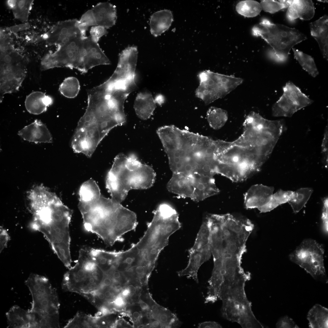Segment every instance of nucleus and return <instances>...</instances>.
<instances>
[{
  "instance_id": "nucleus-1",
  "label": "nucleus",
  "mask_w": 328,
  "mask_h": 328,
  "mask_svg": "<svg viewBox=\"0 0 328 328\" xmlns=\"http://www.w3.org/2000/svg\"><path fill=\"white\" fill-rule=\"evenodd\" d=\"M81 214L85 229L108 246L121 241L123 236L135 230L138 224L135 212L102 195L96 204Z\"/></svg>"
},
{
  "instance_id": "nucleus-2",
  "label": "nucleus",
  "mask_w": 328,
  "mask_h": 328,
  "mask_svg": "<svg viewBox=\"0 0 328 328\" xmlns=\"http://www.w3.org/2000/svg\"><path fill=\"white\" fill-rule=\"evenodd\" d=\"M210 231V247L213 259L242 258L246 243L254 227L249 219L230 214H210L204 218Z\"/></svg>"
},
{
  "instance_id": "nucleus-3",
  "label": "nucleus",
  "mask_w": 328,
  "mask_h": 328,
  "mask_svg": "<svg viewBox=\"0 0 328 328\" xmlns=\"http://www.w3.org/2000/svg\"><path fill=\"white\" fill-rule=\"evenodd\" d=\"M73 211L59 198L33 215L30 227L42 233L54 253L65 267H71L69 225Z\"/></svg>"
},
{
  "instance_id": "nucleus-4",
  "label": "nucleus",
  "mask_w": 328,
  "mask_h": 328,
  "mask_svg": "<svg viewBox=\"0 0 328 328\" xmlns=\"http://www.w3.org/2000/svg\"><path fill=\"white\" fill-rule=\"evenodd\" d=\"M155 178L152 168L141 163L135 155L120 153L114 158L107 174L106 187L111 199L121 203L130 190L151 187Z\"/></svg>"
},
{
  "instance_id": "nucleus-5",
  "label": "nucleus",
  "mask_w": 328,
  "mask_h": 328,
  "mask_svg": "<svg viewBox=\"0 0 328 328\" xmlns=\"http://www.w3.org/2000/svg\"><path fill=\"white\" fill-rule=\"evenodd\" d=\"M25 283L32 298L31 314L34 328H59L60 304L57 292L46 277L32 273Z\"/></svg>"
},
{
  "instance_id": "nucleus-6",
  "label": "nucleus",
  "mask_w": 328,
  "mask_h": 328,
  "mask_svg": "<svg viewBox=\"0 0 328 328\" xmlns=\"http://www.w3.org/2000/svg\"><path fill=\"white\" fill-rule=\"evenodd\" d=\"M252 35L261 37L273 48L269 56L276 61L283 62L288 59L291 49L307 39L297 29L283 25L274 24L264 18L251 30Z\"/></svg>"
},
{
  "instance_id": "nucleus-7",
  "label": "nucleus",
  "mask_w": 328,
  "mask_h": 328,
  "mask_svg": "<svg viewBox=\"0 0 328 328\" xmlns=\"http://www.w3.org/2000/svg\"><path fill=\"white\" fill-rule=\"evenodd\" d=\"M104 273L91 257L90 249L82 248L75 265L64 275L62 288L65 291L82 295L97 289L101 284Z\"/></svg>"
},
{
  "instance_id": "nucleus-8",
  "label": "nucleus",
  "mask_w": 328,
  "mask_h": 328,
  "mask_svg": "<svg viewBox=\"0 0 328 328\" xmlns=\"http://www.w3.org/2000/svg\"><path fill=\"white\" fill-rule=\"evenodd\" d=\"M86 37H77L57 46L55 51L47 54L43 58L41 62L42 69L66 67L76 69L82 73H87L83 47L84 40Z\"/></svg>"
},
{
  "instance_id": "nucleus-9",
  "label": "nucleus",
  "mask_w": 328,
  "mask_h": 328,
  "mask_svg": "<svg viewBox=\"0 0 328 328\" xmlns=\"http://www.w3.org/2000/svg\"><path fill=\"white\" fill-rule=\"evenodd\" d=\"M200 84L195 94L208 105L223 98L243 81L241 78L205 70L198 75Z\"/></svg>"
},
{
  "instance_id": "nucleus-10",
  "label": "nucleus",
  "mask_w": 328,
  "mask_h": 328,
  "mask_svg": "<svg viewBox=\"0 0 328 328\" xmlns=\"http://www.w3.org/2000/svg\"><path fill=\"white\" fill-rule=\"evenodd\" d=\"M0 52L1 102L5 94L18 91L27 72L23 56L18 53L11 50Z\"/></svg>"
},
{
  "instance_id": "nucleus-11",
  "label": "nucleus",
  "mask_w": 328,
  "mask_h": 328,
  "mask_svg": "<svg viewBox=\"0 0 328 328\" xmlns=\"http://www.w3.org/2000/svg\"><path fill=\"white\" fill-rule=\"evenodd\" d=\"M324 250L323 246L312 239L304 240L289 256L315 279L325 276Z\"/></svg>"
},
{
  "instance_id": "nucleus-12",
  "label": "nucleus",
  "mask_w": 328,
  "mask_h": 328,
  "mask_svg": "<svg viewBox=\"0 0 328 328\" xmlns=\"http://www.w3.org/2000/svg\"><path fill=\"white\" fill-rule=\"evenodd\" d=\"M221 313L225 319L237 323L243 328H263L252 310L251 303L246 295L225 299L221 300Z\"/></svg>"
},
{
  "instance_id": "nucleus-13",
  "label": "nucleus",
  "mask_w": 328,
  "mask_h": 328,
  "mask_svg": "<svg viewBox=\"0 0 328 328\" xmlns=\"http://www.w3.org/2000/svg\"><path fill=\"white\" fill-rule=\"evenodd\" d=\"M283 90V95L272 106L274 116L291 117L295 112L313 102L291 82H287Z\"/></svg>"
},
{
  "instance_id": "nucleus-14",
  "label": "nucleus",
  "mask_w": 328,
  "mask_h": 328,
  "mask_svg": "<svg viewBox=\"0 0 328 328\" xmlns=\"http://www.w3.org/2000/svg\"><path fill=\"white\" fill-rule=\"evenodd\" d=\"M86 31L81 27L79 20L70 19L60 22L47 33V43L57 46L64 44L74 38L85 37Z\"/></svg>"
},
{
  "instance_id": "nucleus-15",
  "label": "nucleus",
  "mask_w": 328,
  "mask_h": 328,
  "mask_svg": "<svg viewBox=\"0 0 328 328\" xmlns=\"http://www.w3.org/2000/svg\"><path fill=\"white\" fill-rule=\"evenodd\" d=\"M166 153L173 173L190 175L196 173V162L192 154L188 151L181 148Z\"/></svg>"
},
{
  "instance_id": "nucleus-16",
  "label": "nucleus",
  "mask_w": 328,
  "mask_h": 328,
  "mask_svg": "<svg viewBox=\"0 0 328 328\" xmlns=\"http://www.w3.org/2000/svg\"><path fill=\"white\" fill-rule=\"evenodd\" d=\"M189 260L185 268L177 272L179 277L186 276L192 278L196 283L199 282L198 272L201 265L210 258L211 253L210 248L200 250H188Z\"/></svg>"
},
{
  "instance_id": "nucleus-17",
  "label": "nucleus",
  "mask_w": 328,
  "mask_h": 328,
  "mask_svg": "<svg viewBox=\"0 0 328 328\" xmlns=\"http://www.w3.org/2000/svg\"><path fill=\"white\" fill-rule=\"evenodd\" d=\"M192 175L194 189L191 199L193 201H202L219 192L213 177L196 173Z\"/></svg>"
},
{
  "instance_id": "nucleus-18",
  "label": "nucleus",
  "mask_w": 328,
  "mask_h": 328,
  "mask_svg": "<svg viewBox=\"0 0 328 328\" xmlns=\"http://www.w3.org/2000/svg\"><path fill=\"white\" fill-rule=\"evenodd\" d=\"M274 188L262 184L251 186L244 195V204L247 209L258 210L266 204L273 194Z\"/></svg>"
},
{
  "instance_id": "nucleus-19",
  "label": "nucleus",
  "mask_w": 328,
  "mask_h": 328,
  "mask_svg": "<svg viewBox=\"0 0 328 328\" xmlns=\"http://www.w3.org/2000/svg\"><path fill=\"white\" fill-rule=\"evenodd\" d=\"M78 207L81 213L89 209L99 201L102 194L95 181L90 179L81 186L79 192Z\"/></svg>"
},
{
  "instance_id": "nucleus-20",
  "label": "nucleus",
  "mask_w": 328,
  "mask_h": 328,
  "mask_svg": "<svg viewBox=\"0 0 328 328\" xmlns=\"http://www.w3.org/2000/svg\"><path fill=\"white\" fill-rule=\"evenodd\" d=\"M83 46L85 55V67L87 72L95 66L111 64L97 43L94 41L90 36L84 39Z\"/></svg>"
},
{
  "instance_id": "nucleus-21",
  "label": "nucleus",
  "mask_w": 328,
  "mask_h": 328,
  "mask_svg": "<svg viewBox=\"0 0 328 328\" xmlns=\"http://www.w3.org/2000/svg\"><path fill=\"white\" fill-rule=\"evenodd\" d=\"M18 135L24 140L36 143L52 142V137L48 129L37 119L19 131Z\"/></svg>"
},
{
  "instance_id": "nucleus-22",
  "label": "nucleus",
  "mask_w": 328,
  "mask_h": 328,
  "mask_svg": "<svg viewBox=\"0 0 328 328\" xmlns=\"http://www.w3.org/2000/svg\"><path fill=\"white\" fill-rule=\"evenodd\" d=\"M170 192L184 198H191L194 189L192 174L173 173L167 184Z\"/></svg>"
},
{
  "instance_id": "nucleus-23",
  "label": "nucleus",
  "mask_w": 328,
  "mask_h": 328,
  "mask_svg": "<svg viewBox=\"0 0 328 328\" xmlns=\"http://www.w3.org/2000/svg\"><path fill=\"white\" fill-rule=\"evenodd\" d=\"M166 153L177 150L183 144L182 130L174 125L162 126L157 131Z\"/></svg>"
},
{
  "instance_id": "nucleus-24",
  "label": "nucleus",
  "mask_w": 328,
  "mask_h": 328,
  "mask_svg": "<svg viewBox=\"0 0 328 328\" xmlns=\"http://www.w3.org/2000/svg\"><path fill=\"white\" fill-rule=\"evenodd\" d=\"M96 26L108 29L114 25L117 19L115 6L108 2H100L91 9Z\"/></svg>"
},
{
  "instance_id": "nucleus-25",
  "label": "nucleus",
  "mask_w": 328,
  "mask_h": 328,
  "mask_svg": "<svg viewBox=\"0 0 328 328\" xmlns=\"http://www.w3.org/2000/svg\"><path fill=\"white\" fill-rule=\"evenodd\" d=\"M311 36L318 43L323 57H328V17L324 15L310 23Z\"/></svg>"
},
{
  "instance_id": "nucleus-26",
  "label": "nucleus",
  "mask_w": 328,
  "mask_h": 328,
  "mask_svg": "<svg viewBox=\"0 0 328 328\" xmlns=\"http://www.w3.org/2000/svg\"><path fill=\"white\" fill-rule=\"evenodd\" d=\"M314 14V7L312 0H293L288 7L286 17L290 22L297 18L309 20L313 18Z\"/></svg>"
},
{
  "instance_id": "nucleus-27",
  "label": "nucleus",
  "mask_w": 328,
  "mask_h": 328,
  "mask_svg": "<svg viewBox=\"0 0 328 328\" xmlns=\"http://www.w3.org/2000/svg\"><path fill=\"white\" fill-rule=\"evenodd\" d=\"M53 102L52 97L45 93L34 91L26 97L25 103L26 108L29 113L39 114L46 111Z\"/></svg>"
},
{
  "instance_id": "nucleus-28",
  "label": "nucleus",
  "mask_w": 328,
  "mask_h": 328,
  "mask_svg": "<svg viewBox=\"0 0 328 328\" xmlns=\"http://www.w3.org/2000/svg\"><path fill=\"white\" fill-rule=\"evenodd\" d=\"M8 327L10 328H33L32 317L29 310L17 305L12 307L6 313Z\"/></svg>"
},
{
  "instance_id": "nucleus-29",
  "label": "nucleus",
  "mask_w": 328,
  "mask_h": 328,
  "mask_svg": "<svg viewBox=\"0 0 328 328\" xmlns=\"http://www.w3.org/2000/svg\"><path fill=\"white\" fill-rule=\"evenodd\" d=\"M173 21V16L171 11L164 9L152 14L150 20V31L155 37H157L167 30Z\"/></svg>"
},
{
  "instance_id": "nucleus-30",
  "label": "nucleus",
  "mask_w": 328,
  "mask_h": 328,
  "mask_svg": "<svg viewBox=\"0 0 328 328\" xmlns=\"http://www.w3.org/2000/svg\"><path fill=\"white\" fill-rule=\"evenodd\" d=\"M134 108L139 118L147 120L152 115L156 108L155 102L150 93H140L136 97Z\"/></svg>"
},
{
  "instance_id": "nucleus-31",
  "label": "nucleus",
  "mask_w": 328,
  "mask_h": 328,
  "mask_svg": "<svg viewBox=\"0 0 328 328\" xmlns=\"http://www.w3.org/2000/svg\"><path fill=\"white\" fill-rule=\"evenodd\" d=\"M307 319L310 328H328V309L320 305L316 304L309 311Z\"/></svg>"
},
{
  "instance_id": "nucleus-32",
  "label": "nucleus",
  "mask_w": 328,
  "mask_h": 328,
  "mask_svg": "<svg viewBox=\"0 0 328 328\" xmlns=\"http://www.w3.org/2000/svg\"><path fill=\"white\" fill-rule=\"evenodd\" d=\"M294 192L280 190L273 194L268 203L258 210L261 213L270 211L282 204L289 202L293 198Z\"/></svg>"
},
{
  "instance_id": "nucleus-33",
  "label": "nucleus",
  "mask_w": 328,
  "mask_h": 328,
  "mask_svg": "<svg viewBox=\"0 0 328 328\" xmlns=\"http://www.w3.org/2000/svg\"><path fill=\"white\" fill-rule=\"evenodd\" d=\"M207 121L210 126L214 129H218L225 124L228 118L227 111L215 107H210L207 113Z\"/></svg>"
},
{
  "instance_id": "nucleus-34",
  "label": "nucleus",
  "mask_w": 328,
  "mask_h": 328,
  "mask_svg": "<svg viewBox=\"0 0 328 328\" xmlns=\"http://www.w3.org/2000/svg\"><path fill=\"white\" fill-rule=\"evenodd\" d=\"M313 192L310 188H301L294 192L293 198L288 202L294 213L299 212L305 206Z\"/></svg>"
},
{
  "instance_id": "nucleus-35",
  "label": "nucleus",
  "mask_w": 328,
  "mask_h": 328,
  "mask_svg": "<svg viewBox=\"0 0 328 328\" xmlns=\"http://www.w3.org/2000/svg\"><path fill=\"white\" fill-rule=\"evenodd\" d=\"M261 9L260 3L252 0L240 1L236 6V11L238 14L247 17H253L257 16Z\"/></svg>"
},
{
  "instance_id": "nucleus-36",
  "label": "nucleus",
  "mask_w": 328,
  "mask_h": 328,
  "mask_svg": "<svg viewBox=\"0 0 328 328\" xmlns=\"http://www.w3.org/2000/svg\"><path fill=\"white\" fill-rule=\"evenodd\" d=\"M292 49L294 58L298 61L302 68L313 77H316L319 73L313 58L297 49L294 48H292Z\"/></svg>"
},
{
  "instance_id": "nucleus-37",
  "label": "nucleus",
  "mask_w": 328,
  "mask_h": 328,
  "mask_svg": "<svg viewBox=\"0 0 328 328\" xmlns=\"http://www.w3.org/2000/svg\"><path fill=\"white\" fill-rule=\"evenodd\" d=\"M79 80L73 77L66 78L59 86V90L61 94L68 98H74L78 94L80 90Z\"/></svg>"
},
{
  "instance_id": "nucleus-38",
  "label": "nucleus",
  "mask_w": 328,
  "mask_h": 328,
  "mask_svg": "<svg viewBox=\"0 0 328 328\" xmlns=\"http://www.w3.org/2000/svg\"><path fill=\"white\" fill-rule=\"evenodd\" d=\"M209 239V228L207 222L204 218L197 233L194 244L189 250L193 251L210 248Z\"/></svg>"
},
{
  "instance_id": "nucleus-39",
  "label": "nucleus",
  "mask_w": 328,
  "mask_h": 328,
  "mask_svg": "<svg viewBox=\"0 0 328 328\" xmlns=\"http://www.w3.org/2000/svg\"><path fill=\"white\" fill-rule=\"evenodd\" d=\"M93 316L78 313L64 328H94Z\"/></svg>"
},
{
  "instance_id": "nucleus-40",
  "label": "nucleus",
  "mask_w": 328,
  "mask_h": 328,
  "mask_svg": "<svg viewBox=\"0 0 328 328\" xmlns=\"http://www.w3.org/2000/svg\"><path fill=\"white\" fill-rule=\"evenodd\" d=\"M292 0H263L260 4L261 9L271 13H275L281 9L288 7Z\"/></svg>"
},
{
  "instance_id": "nucleus-41",
  "label": "nucleus",
  "mask_w": 328,
  "mask_h": 328,
  "mask_svg": "<svg viewBox=\"0 0 328 328\" xmlns=\"http://www.w3.org/2000/svg\"><path fill=\"white\" fill-rule=\"evenodd\" d=\"M32 2V0H17L16 6L12 9L15 18L22 22L26 21Z\"/></svg>"
},
{
  "instance_id": "nucleus-42",
  "label": "nucleus",
  "mask_w": 328,
  "mask_h": 328,
  "mask_svg": "<svg viewBox=\"0 0 328 328\" xmlns=\"http://www.w3.org/2000/svg\"><path fill=\"white\" fill-rule=\"evenodd\" d=\"M107 33L106 29L103 27L99 26H94L91 29L90 36L94 41L97 43L100 39Z\"/></svg>"
},
{
  "instance_id": "nucleus-43",
  "label": "nucleus",
  "mask_w": 328,
  "mask_h": 328,
  "mask_svg": "<svg viewBox=\"0 0 328 328\" xmlns=\"http://www.w3.org/2000/svg\"><path fill=\"white\" fill-rule=\"evenodd\" d=\"M276 327L279 328H297L299 326L293 319L287 316L281 318L276 324Z\"/></svg>"
},
{
  "instance_id": "nucleus-44",
  "label": "nucleus",
  "mask_w": 328,
  "mask_h": 328,
  "mask_svg": "<svg viewBox=\"0 0 328 328\" xmlns=\"http://www.w3.org/2000/svg\"><path fill=\"white\" fill-rule=\"evenodd\" d=\"M80 22L88 27L90 26H95L96 24L91 9L85 12L79 20Z\"/></svg>"
},
{
  "instance_id": "nucleus-45",
  "label": "nucleus",
  "mask_w": 328,
  "mask_h": 328,
  "mask_svg": "<svg viewBox=\"0 0 328 328\" xmlns=\"http://www.w3.org/2000/svg\"><path fill=\"white\" fill-rule=\"evenodd\" d=\"M0 253L5 248L8 241L10 239V237L7 231L2 227H0Z\"/></svg>"
},
{
  "instance_id": "nucleus-46",
  "label": "nucleus",
  "mask_w": 328,
  "mask_h": 328,
  "mask_svg": "<svg viewBox=\"0 0 328 328\" xmlns=\"http://www.w3.org/2000/svg\"><path fill=\"white\" fill-rule=\"evenodd\" d=\"M328 128H326L322 145V152L323 155L324 160L326 164L327 163L328 159Z\"/></svg>"
},
{
  "instance_id": "nucleus-47",
  "label": "nucleus",
  "mask_w": 328,
  "mask_h": 328,
  "mask_svg": "<svg viewBox=\"0 0 328 328\" xmlns=\"http://www.w3.org/2000/svg\"><path fill=\"white\" fill-rule=\"evenodd\" d=\"M199 328H220L221 326L214 321H206L200 323L198 325Z\"/></svg>"
},
{
  "instance_id": "nucleus-48",
  "label": "nucleus",
  "mask_w": 328,
  "mask_h": 328,
  "mask_svg": "<svg viewBox=\"0 0 328 328\" xmlns=\"http://www.w3.org/2000/svg\"><path fill=\"white\" fill-rule=\"evenodd\" d=\"M29 26L28 24H21L18 26H13L10 28V30L12 31L16 32L25 29L26 28H28Z\"/></svg>"
},
{
  "instance_id": "nucleus-49",
  "label": "nucleus",
  "mask_w": 328,
  "mask_h": 328,
  "mask_svg": "<svg viewBox=\"0 0 328 328\" xmlns=\"http://www.w3.org/2000/svg\"><path fill=\"white\" fill-rule=\"evenodd\" d=\"M124 302L122 298L120 296H118L114 299L113 303L115 306L119 307L122 306Z\"/></svg>"
},
{
  "instance_id": "nucleus-50",
  "label": "nucleus",
  "mask_w": 328,
  "mask_h": 328,
  "mask_svg": "<svg viewBox=\"0 0 328 328\" xmlns=\"http://www.w3.org/2000/svg\"><path fill=\"white\" fill-rule=\"evenodd\" d=\"M17 0H8L6 2L7 6L10 9H13L16 4Z\"/></svg>"
},
{
  "instance_id": "nucleus-51",
  "label": "nucleus",
  "mask_w": 328,
  "mask_h": 328,
  "mask_svg": "<svg viewBox=\"0 0 328 328\" xmlns=\"http://www.w3.org/2000/svg\"><path fill=\"white\" fill-rule=\"evenodd\" d=\"M162 96L161 95H159L156 97L155 101V102H157L160 105L162 104L164 102V100L163 99Z\"/></svg>"
},
{
  "instance_id": "nucleus-52",
  "label": "nucleus",
  "mask_w": 328,
  "mask_h": 328,
  "mask_svg": "<svg viewBox=\"0 0 328 328\" xmlns=\"http://www.w3.org/2000/svg\"><path fill=\"white\" fill-rule=\"evenodd\" d=\"M152 326L154 327H161L162 326L158 320H156L154 321L152 323Z\"/></svg>"
},
{
  "instance_id": "nucleus-53",
  "label": "nucleus",
  "mask_w": 328,
  "mask_h": 328,
  "mask_svg": "<svg viewBox=\"0 0 328 328\" xmlns=\"http://www.w3.org/2000/svg\"><path fill=\"white\" fill-rule=\"evenodd\" d=\"M140 306L141 309L143 310H146L149 308L148 305L143 302H142L140 303Z\"/></svg>"
},
{
  "instance_id": "nucleus-54",
  "label": "nucleus",
  "mask_w": 328,
  "mask_h": 328,
  "mask_svg": "<svg viewBox=\"0 0 328 328\" xmlns=\"http://www.w3.org/2000/svg\"><path fill=\"white\" fill-rule=\"evenodd\" d=\"M127 289L130 293L134 292L135 289V288L133 285H130L128 286Z\"/></svg>"
},
{
  "instance_id": "nucleus-55",
  "label": "nucleus",
  "mask_w": 328,
  "mask_h": 328,
  "mask_svg": "<svg viewBox=\"0 0 328 328\" xmlns=\"http://www.w3.org/2000/svg\"><path fill=\"white\" fill-rule=\"evenodd\" d=\"M140 316V313L138 312H135L133 314V316L135 319L138 318Z\"/></svg>"
},
{
  "instance_id": "nucleus-56",
  "label": "nucleus",
  "mask_w": 328,
  "mask_h": 328,
  "mask_svg": "<svg viewBox=\"0 0 328 328\" xmlns=\"http://www.w3.org/2000/svg\"><path fill=\"white\" fill-rule=\"evenodd\" d=\"M129 293L130 292L127 289H125L122 292V294L124 296H126L128 295Z\"/></svg>"
},
{
  "instance_id": "nucleus-57",
  "label": "nucleus",
  "mask_w": 328,
  "mask_h": 328,
  "mask_svg": "<svg viewBox=\"0 0 328 328\" xmlns=\"http://www.w3.org/2000/svg\"><path fill=\"white\" fill-rule=\"evenodd\" d=\"M146 316L147 318L149 319H151L152 318V315L149 312H147L146 313Z\"/></svg>"
},
{
  "instance_id": "nucleus-58",
  "label": "nucleus",
  "mask_w": 328,
  "mask_h": 328,
  "mask_svg": "<svg viewBox=\"0 0 328 328\" xmlns=\"http://www.w3.org/2000/svg\"><path fill=\"white\" fill-rule=\"evenodd\" d=\"M145 327V325H142V324H141V325H139V326H138L137 328H144V327Z\"/></svg>"
},
{
  "instance_id": "nucleus-59",
  "label": "nucleus",
  "mask_w": 328,
  "mask_h": 328,
  "mask_svg": "<svg viewBox=\"0 0 328 328\" xmlns=\"http://www.w3.org/2000/svg\"><path fill=\"white\" fill-rule=\"evenodd\" d=\"M317 1H319V2H328V1L327 0H317Z\"/></svg>"
}]
</instances>
